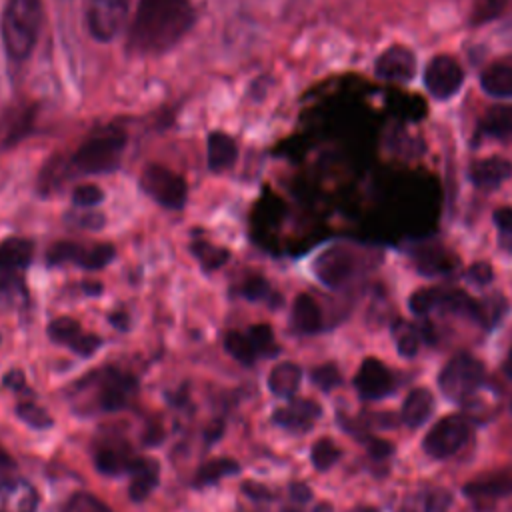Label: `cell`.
Segmentation results:
<instances>
[{"mask_svg":"<svg viewBox=\"0 0 512 512\" xmlns=\"http://www.w3.org/2000/svg\"><path fill=\"white\" fill-rule=\"evenodd\" d=\"M224 346H226L228 354H230L234 360H238L240 364L252 366V364L256 362L258 352H256L252 340L248 338V334L230 332V334H226V338H224Z\"/></svg>","mask_w":512,"mask_h":512,"instance_id":"obj_30","label":"cell"},{"mask_svg":"<svg viewBox=\"0 0 512 512\" xmlns=\"http://www.w3.org/2000/svg\"><path fill=\"white\" fill-rule=\"evenodd\" d=\"M48 336L52 342L64 344L70 348L82 336V328L74 318L60 316L48 324Z\"/></svg>","mask_w":512,"mask_h":512,"instance_id":"obj_33","label":"cell"},{"mask_svg":"<svg viewBox=\"0 0 512 512\" xmlns=\"http://www.w3.org/2000/svg\"><path fill=\"white\" fill-rule=\"evenodd\" d=\"M102 346V338L100 336H96V334H84L82 332V336L70 346V350H74L78 356H92L98 348Z\"/></svg>","mask_w":512,"mask_h":512,"instance_id":"obj_44","label":"cell"},{"mask_svg":"<svg viewBox=\"0 0 512 512\" xmlns=\"http://www.w3.org/2000/svg\"><path fill=\"white\" fill-rule=\"evenodd\" d=\"M302 368L294 362H280L268 374V390L280 398H292L300 386Z\"/></svg>","mask_w":512,"mask_h":512,"instance_id":"obj_23","label":"cell"},{"mask_svg":"<svg viewBox=\"0 0 512 512\" xmlns=\"http://www.w3.org/2000/svg\"><path fill=\"white\" fill-rule=\"evenodd\" d=\"M494 224L500 232V246L512 252V208L502 206L494 212Z\"/></svg>","mask_w":512,"mask_h":512,"instance_id":"obj_41","label":"cell"},{"mask_svg":"<svg viewBox=\"0 0 512 512\" xmlns=\"http://www.w3.org/2000/svg\"><path fill=\"white\" fill-rule=\"evenodd\" d=\"M356 254L344 246L324 250L312 264L316 278L328 288L344 286L356 272Z\"/></svg>","mask_w":512,"mask_h":512,"instance_id":"obj_11","label":"cell"},{"mask_svg":"<svg viewBox=\"0 0 512 512\" xmlns=\"http://www.w3.org/2000/svg\"><path fill=\"white\" fill-rule=\"evenodd\" d=\"M192 254L198 258L204 270H216L228 260V252L224 248L212 246L208 242H194L192 244Z\"/></svg>","mask_w":512,"mask_h":512,"instance_id":"obj_34","label":"cell"},{"mask_svg":"<svg viewBox=\"0 0 512 512\" xmlns=\"http://www.w3.org/2000/svg\"><path fill=\"white\" fill-rule=\"evenodd\" d=\"M414 262H416V270L424 276L446 274L458 264L456 256L450 250L442 248V246H424V248H420L414 256Z\"/></svg>","mask_w":512,"mask_h":512,"instance_id":"obj_20","label":"cell"},{"mask_svg":"<svg viewBox=\"0 0 512 512\" xmlns=\"http://www.w3.org/2000/svg\"><path fill=\"white\" fill-rule=\"evenodd\" d=\"M34 246L26 238H8L0 244V298L14 300L24 294L22 274L32 260Z\"/></svg>","mask_w":512,"mask_h":512,"instance_id":"obj_5","label":"cell"},{"mask_svg":"<svg viewBox=\"0 0 512 512\" xmlns=\"http://www.w3.org/2000/svg\"><path fill=\"white\" fill-rule=\"evenodd\" d=\"M310 378H312V382H314L320 390H324V392L336 388V386L342 382L340 370L336 368V364H330V362H328V364H322V366H316V368L312 370Z\"/></svg>","mask_w":512,"mask_h":512,"instance_id":"obj_39","label":"cell"},{"mask_svg":"<svg viewBox=\"0 0 512 512\" xmlns=\"http://www.w3.org/2000/svg\"><path fill=\"white\" fill-rule=\"evenodd\" d=\"M126 148V132L118 126L94 130L74 152L72 168L80 174H104L120 166Z\"/></svg>","mask_w":512,"mask_h":512,"instance_id":"obj_3","label":"cell"},{"mask_svg":"<svg viewBox=\"0 0 512 512\" xmlns=\"http://www.w3.org/2000/svg\"><path fill=\"white\" fill-rule=\"evenodd\" d=\"M40 0H8L2 16V42L6 54L20 62L30 56L40 30Z\"/></svg>","mask_w":512,"mask_h":512,"instance_id":"obj_2","label":"cell"},{"mask_svg":"<svg viewBox=\"0 0 512 512\" xmlns=\"http://www.w3.org/2000/svg\"><path fill=\"white\" fill-rule=\"evenodd\" d=\"M478 134L494 140H512V106L502 104L490 108L478 124Z\"/></svg>","mask_w":512,"mask_h":512,"instance_id":"obj_22","label":"cell"},{"mask_svg":"<svg viewBox=\"0 0 512 512\" xmlns=\"http://www.w3.org/2000/svg\"><path fill=\"white\" fill-rule=\"evenodd\" d=\"M290 496L296 504H306L312 498V492L306 484H292L290 486Z\"/></svg>","mask_w":512,"mask_h":512,"instance_id":"obj_47","label":"cell"},{"mask_svg":"<svg viewBox=\"0 0 512 512\" xmlns=\"http://www.w3.org/2000/svg\"><path fill=\"white\" fill-rule=\"evenodd\" d=\"M140 186L164 208L180 210L186 204L188 188L184 178L162 164H148L140 174Z\"/></svg>","mask_w":512,"mask_h":512,"instance_id":"obj_6","label":"cell"},{"mask_svg":"<svg viewBox=\"0 0 512 512\" xmlns=\"http://www.w3.org/2000/svg\"><path fill=\"white\" fill-rule=\"evenodd\" d=\"M238 156L236 142L224 132H212L208 136V168L212 172L228 170Z\"/></svg>","mask_w":512,"mask_h":512,"instance_id":"obj_24","label":"cell"},{"mask_svg":"<svg viewBox=\"0 0 512 512\" xmlns=\"http://www.w3.org/2000/svg\"><path fill=\"white\" fill-rule=\"evenodd\" d=\"M442 304V288H418L410 294L408 306L416 316H428L434 310H440Z\"/></svg>","mask_w":512,"mask_h":512,"instance_id":"obj_32","label":"cell"},{"mask_svg":"<svg viewBox=\"0 0 512 512\" xmlns=\"http://www.w3.org/2000/svg\"><path fill=\"white\" fill-rule=\"evenodd\" d=\"M342 456V450L336 446V442L332 438H318L310 450V460L314 464L316 470L326 472L330 470Z\"/></svg>","mask_w":512,"mask_h":512,"instance_id":"obj_31","label":"cell"},{"mask_svg":"<svg viewBox=\"0 0 512 512\" xmlns=\"http://www.w3.org/2000/svg\"><path fill=\"white\" fill-rule=\"evenodd\" d=\"M470 438V422L462 414L440 418L424 436L422 448L432 458H448L456 454Z\"/></svg>","mask_w":512,"mask_h":512,"instance_id":"obj_7","label":"cell"},{"mask_svg":"<svg viewBox=\"0 0 512 512\" xmlns=\"http://www.w3.org/2000/svg\"><path fill=\"white\" fill-rule=\"evenodd\" d=\"M282 512H296V510H290V508H286V510H282Z\"/></svg>","mask_w":512,"mask_h":512,"instance_id":"obj_54","label":"cell"},{"mask_svg":"<svg viewBox=\"0 0 512 512\" xmlns=\"http://www.w3.org/2000/svg\"><path fill=\"white\" fill-rule=\"evenodd\" d=\"M72 220H74L76 224H80V226H88V228H98V226H102V224H104V218H102L100 214H82V216L74 214V216H72Z\"/></svg>","mask_w":512,"mask_h":512,"instance_id":"obj_48","label":"cell"},{"mask_svg":"<svg viewBox=\"0 0 512 512\" xmlns=\"http://www.w3.org/2000/svg\"><path fill=\"white\" fill-rule=\"evenodd\" d=\"M464 276H466V280H468L470 284H474V286H486V284L492 282V276H494V274H492V268H490L488 262H474V264H470V266L466 268Z\"/></svg>","mask_w":512,"mask_h":512,"instance_id":"obj_43","label":"cell"},{"mask_svg":"<svg viewBox=\"0 0 512 512\" xmlns=\"http://www.w3.org/2000/svg\"><path fill=\"white\" fill-rule=\"evenodd\" d=\"M502 370H504L506 378L512 380V348L508 350V354H506V358H504V362H502Z\"/></svg>","mask_w":512,"mask_h":512,"instance_id":"obj_52","label":"cell"},{"mask_svg":"<svg viewBox=\"0 0 512 512\" xmlns=\"http://www.w3.org/2000/svg\"><path fill=\"white\" fill-rule=\"evenodd\" d=\"M452 502L450 492L442 490V488H434V490H422L416 494L406 496L400 502L398 512H444Z\"/></svg>","mask_w":512,"mask_h":512,"instance_id":"obj_25","label":"cell"},{"mask_svg":"<svg viewBox=\"0 0 512 512\" xmlns=\"http://www.w3.org/2000/svg\"><path fill=\"white\" fill-rule=\"evenodd\" d=\"M432 410H434L432 392L424 386H418L406 394V398L402 402L400 418L408 428H418L432 416Z\"/></svg>","mask_w":512,"mask_h":512,"instance_id":"obj_19","label":"cell"},{"mask_svg":"<svg viewBox=\"0 0 512 512\" xmlns=\"http://www.w3.org/2000/svg\"><path fill=\"white\" fill-rule=\"evenodd\" d=\"M462 80H464L462 66L458 64L456 58L448 54H438L426 64L424 86L438 100L452 98L460 90Z\"/></svg>","mask_w":512,"mask_h":512,"instance_id":"obj_10","label":"cell"},{"mask_svg":"<svg viewBox=\"0 0 512 512\" xmlns=\"http://www.w3.org/2000/svg\"><path fill=\"white\" fill-rule=\"evenodd\" d=\"M190 0H138L126 46L138 56H158L174 48L194 26Z\"/></svg>","mask_w":512,"mask_h":512,"instance_id":"obj_1","label":"cell"},{"mask_svg":"<svg viewBox=\"0 0 512 512\" xmlns=\"http://www.w3.org/2000/svg\"><path fill=\"white\" fill-rule=\"evenodd\" d=\"M480 86L496 98H512V64H490L480 74Z\"/></svg>","mask_w":512,"mask_h":512,"instance_id":"obj_27","label":"cell"},{"mask_svg":"<svg viewBox=\"0 0 512 512\" xmlns=\"http://www.w3.org/2000/svg\"><path fill=\"white\" fill-rule=\"evenodd\" d=\"M462 492L472 500H492L512 494V468L496 470L462 486Z\"/></svg>","mask_w":512,"mask_h":512,"instance_id":"obj_17","label":"cell"},{"mask_svg":"<svg viewBox=\"0 0 512 512\" xmlns=\"http://www.w3.org/2000/svg\"><path fill=\"white\" fill-rule=\"evenodd\" d=\"M114 258V248L110 244H96L82 250V256L78 260V266L86 270H100L108 266V262Z\"/></svg>","mask_w":512,"mask_h":512,"instance_id":"obj_36","label":"cell"},{"mask_svg":"<svg viewBox=\"0 0 512 512\" xmlns=\"http://www.w3.org/2000/svg\"><path fill=\"white\" fill-rule=\"evenodd\" d=\"M484 374V364L476 356L458 352L442 366L438 374V386L446 398L460 402L478 390V386L484 382Z\"/></svg>","mask_w":512,"mask_h":512,"instance_id":"obj_4","label":"cell"},{"mask_svg":"<svg viewBox=\"0 0 512 512\" xmlns=\"http://www.w3.org/2000/svg\"><path fill=\"white\" fill-rule=\"evenodd\" d=\"M368 452L372 458H388L392 454V444H388L386 440L380 438H370L368 442Z\"/></svg>","mask_w":512,"mask_h":512,"instance_id":"obj_46","label":"cell"},{"mask_svg":"<svg viewBox=\"0 0 512 512\" xmlns=\"http://www.w3.org/2000/svg\"><path fill=\"white\" fill-rule=\"evenodd\" d=\"M136 462H138V456H134V452L124 440H114V442L106 440L94 450L96 468L108 476L130 472Z\"/></svg>","mask_w":512,"mask_h":512,"instance_id":"obj_16","label":"cell"},{"mask_svg":"<svg viewBox=\"0 0 512 512\" xmlns=\"http://www.w3.org/2000/svg\"><path fill=\"white\" fill-rule=\"evenodd\" d=\"M130 10V0H88L86 28L98 42H110L122 28Z\"/></svg>","mask_w":512,"mask_h":512,"instance_id":"obj_9","label":"cell"},{"mask_svg":"<svg viewBox=\"0 0 512 512\" xmlns=\"http://www.w3.org/2000/svg\"><path fill=\"white\" fill-rule=\"evenodd\" d=\"M16 414L20 420H24L28 426H32L36 430H48L54 424L52 416L42 406L32 404V402H20L16 406Z\"/></svg>","mask_w":512,"mask_h":512,"instance_id":"obj_35","label":"cell"},{"mask_svg":"<svg viewBox=\"0 0 512 512\" xmlns=\"http://www.w3.org/2000/svg\"><path fill=\"white\" fill-rule=\"evenodd\" d=\"M392 338H394V344H396V350L400 356L412 358L418 354L420 334L412 322H408L404 318H396L392 322Z\"/></svg>","mask_w":512,"mask_h":512,"instance_id":"obj_28","label":"cell"},{"mask_svg":"<svg viewBox=\"0 0 512 512\" xmlns=\"http://www.w3.org/2000/svg\"><path fill=\"white\" fill-rule=\"evenodd\" d=\"M242 294L250 300H260V298H266L268 294V282L262 278V276H250L244 280V286H242Z\"/></svg>","mask_w":512,"mask_h":512,"instance_id":"obj_45","label":"cell"},{"mask_svg":"<svg viewBox=\"0 0 512 512\" xmlns=\"http://www.w3.org/2000/svg\"><path fill=\"white\" fill-rule=\"evenodd\" d=\"M104 200V192L96 184H80L72 192V202L80 208L98 206Z\"/></svg>","mask_w":512,"mask_h":512,"instance_id":"obj_40","label":"cell"},{"mask_svg":"<svg viewBox=\"0 0 512 512\" xmlns=\"http://www.w3.org/2000/svg\"><path fill=\"white\" fill-rule=\"evenodd\" d=\"M92 392L98 410H122L136 394V380L116 368H104L92 378Z\"/></svg>","mask_w":512,"mask_h":512,"instance_id":"obj_8","label":"cell"},{"mask_svg":"<svg viewBox=\"0 0 512 512\" xmlns=\"http://www.w3.org/2000/svg\"><path fill=\"white\" fill-rule=\"evenodd\" d=\"M320 416H322V408L318 402L308 398H296L286 406L276 408V412L272 414V420L286 430L308 432Z\"/></svg>","mask_w":512,"mask_h":512,"instance_id":"obj_13","label":"cell"},{"mask_svg":"<svg viewBox=\"0 0 512 512\" xmlns=\"http://www.w3.org/2000/svg\"><path fill=\"white\" fill-rule=\"evenodd\" d=\"M248 338L252 340L258 354H274L278 348L274 344V332L268 324H256L250 328Z\"/></svg>","mask_w":512,"mask_h":512,"instance_id":"obj_38","label":"cell"},{"mask_svg":"<svg viewBox=\"0 0 512 512\" xmlns=\"http://www.w3.org/2000/svg\"><path fill=\"white\" fill-rule=\"evenodd\" d=\"M12 468H14L12 456L0 446V480L8 478V470H12Z\"/></svg>","mask_w":512,"mask_h":512,"instance_id":"obj_49","label":"cell"},{"mask_svg":"<svg viewBox=\"0 0 512 512\" xmlns=\"http://www.w3.org/2000/svg\"><path fill=\"white\" fill-rule=\"evenodd\" d=\"M132 480H130V498L134 502H142L150 496V492L156 488L158 484V476H160V466L156 460H148V458H138V462L134 464V468L130 470Z\"/></svg>","mask_w":512,"mask_h":512,"instance_id":"obj_21","label":"cell"},{"mask_svg":"<svg viewBox=\"0 0 512 512\" xmlns=\"http://www.w3.org/2000/svg\"><path fill=\"white\" fill-rule=\"evenodd\" d=\"M240 470L238 462L232 458H216L210 460L206 464H202L196 472V484L200 486H208V484H216L218 480H222L224 476L236 474Z\"/></svg>","mask_w":512,"mask_h":512,"instance_id":"obj_29","label":"cell"},{"mask_svg":"<svg viewBox=\"0 0 512 512\" xmlns=\"http://www.w3.org/2000/svg\"><path fill=\"white\" fill-rule=\"evenodd\" d=\"M4 384H8L10 388L20 390V388L24 386V374H22V372H18V370H12V372H8V374H6Z\"/></svg>","mask_w":512,"mask_h":512,"instance_id":"obj_50","label":"cell"},{"mask_svg":"<svg viewBox=\"0 0 512 512\" xmlns=\"http://www.w3.org/2000/svg\"><path fill=\"white\" fill-rule=\"evenodd\" d=\"M354 388L364 400H380L394 392L396 382L392 372L378 358L368 356L354 376Z\"/></svg>","mask_w":512,"mask_h":512,"instance_id":"obj_12","label":"cell"},{"mask_svg":"<svg viewBox=\"0 0 512 512\" xmlns=\"http://www.w3.org/2000/svg\"><path fill=\"white\" fill-rule=\"evenodd\" d=\"M376 76L394 82H408L416 74V58L406 46H390L376 58Z\"/></svg>","mask_w":512,"mask_h":512,"instance_id":"obj_14","label":"cell"},{"mask_svg":"<svg viewBox=\"0 0 512 512\" xmlns=\"http://www.w3.org/2000/svg\"><path fill=\"white\" fill-rule=\"evenodd\" d=\"M292 324L302 334H314L322 328V312L308 294H298L292 304Z\"/></svg>","mask_w":512,"mask_h":512,"instance_id":"obj_26","label":"cell"},{"mask_svg":"<svg viewBox=\"0 0 512 512\" xmlns=\"http://www.w3.org/2000/svg\"><path fill=\"white\" fill-rule=\"evenodd\" d=\"M82 248L84 246H80V244H76V242H56V244H52L50 248H48V252H46V260L50 262V264H64V262H74V264H78V260H80V254H82Z\"/></svg>","mask_w":512,"mask_h":512,"instance_id":"obj_37","label":"cell"},{"mask_svg":"<svg viewBox=\"0 0 512 512\" xmlns=\"http://www.w3.org/2000/svg\"><path fill=\"white\" fill-rule=\"evenodd\" d=\"M470 180L480 190H494L512 176V164L506 158H484L470 166Z\"/></svg>","mask_w":512,"mask_h":512,"instance_id":"obj_18","label":"cell"},{"mask_svg":"<svg viewBox=\"0 0 512 512\" xmlns=\"http://www.w3.org/2000/svg\"><path fill=\"white\" fill-rule=\"evenodd\" d=\"M64 512H110V510L100 500L88 494H76L70 498Z\"/></svg>","mask_w":512,"mask_h":512,"instance_id":"obj_42","label":"cell"},{"mask_svg":"<svg viewBox=\"0 0 512 512\" xmlns=\"http://www.w3.org/2000/svg\"><path fill=\"white\" fill-rule=\"evenodd\" d=\"M312 512H334V508H332L330 502H318V504L312 508Z\"/></svg>","mask_w":512,"mask_h":512,"instance_id":"obj_53","label":"cell"},{"mask_svg":"<svg viewBox=\"0 0 512 512\" xmlns=\"http://www.w3.org/2000/svg\"><path fill=\"white\" fill-rule=\"evenodd\" d=\"M40 496L24 478L0 480V512H36Z\"/></svg>","mask_w":512,"mask_h":512,"instance_id":"obj_15","label":"cell"},{"mask_svg":"<svg viewBox=\"0 0 512 512\" xmlns=\"http://www.w3.org/2000/svg\"><path fill=\"white\" fill-rule=\"evenodd\" d=\"M242 488H244V492H246V494H250V496H254V498L270 496V494L266 492V488H264V486H258V484H254V482H246Z\"/></svg>","mask_w":512,"mask_h":512,"instance_id":"obj_51","label":"cell"}]
</instances>
